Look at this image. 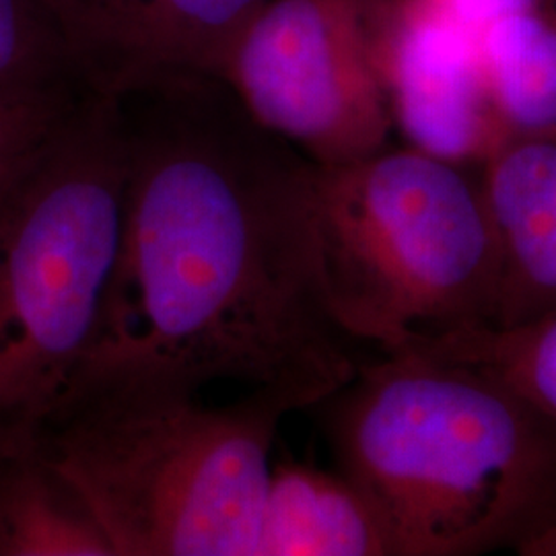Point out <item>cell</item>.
I'll return each mask as SVG.
<instances>
[{"mask_svg":"<svg viewBox=\"0 0 556 556\" xmlns=\"http://www.w3.org/2000/svg\"><path fill=\"white\" fill-rule=\"evenodd\" d=\"M83 93L0 100V188L52 137Z\"/></svg>","mask_w":556,"mask_h":556,"instance_id":"obj_15","label":"cell"},{"mask_svg":"<svg viewBox=\"0 0 556 556\" xmlns=\"http://www.w3.org/2000/svg\"><path fill=\"white\" fill-rule=\"evenodd\" d=\"M264 0H43L89 93L126 98L181 80H219Z\"/></svg>","mask_w":556,"mask_h":556,"instance_id":"obj_7","label":"cell"},{"mask_svg":"<svg viewBox=\"0 0 556 556\" xmlns=\"http://www.w3.org/2000/svg\"><path fill=\"white\" fill-rule=\"evenodd\" d=\"M477 41L507 137L556 135V4L495 21L478 31Z\"/></svg>","mask_w":556,"mask_h":556,"instance_id":"obj_11","label":"cell"},{"mask_svg":"<svg viewBox=\"0 0 556 556\" xmlns=\"http://www.w3.org/2000/svg\"><path fill=\"white\" fill-rule=\"evenodd\" d=\"M319 275L342 332L378 353L495 330L498 254L478 169L392 142L314 172Z\"/></svg>","mask_w":556,"mask_h":556,"instance_id":"obj_4","label":"cell"},{"mask_svg":"<svg viewBox=\"0 0 556 556\" xmlns=\"http://www.w3.org/2000/svg\"><path fill=\"white\" fill-rule=\"evenodd\" d=\"M498 254L497 328L556 309V135L507 139L478 167Z\"/></svg>","mask_w":556,"mask_h":556,"instance_id":"obj_9","label":"cell"},{"mask_svg":"<svg viewBox=\"0 0 556 556\" xmlns=\"http://www.w3.org/2000/svg\"><path fill=\"white\" fill-rule=\"evenodd\" d=\"M278 397L96 400L68 408L36 452L100 523L114 556H256L282 418Z\"/></svg>","mask_w":556,"mask_h":556,"instance_id":"obj_5","label":"cell"},{"mask_svg":"<svg viewBox=\"0 0 556 556\" xmlns=\"http://www.w3.org/2000/svg\"><path fill=\"white\" fill-rule=\"evenodd\" d=\"M0 556H114L100 523L43 459L0 462Z\"/></svg>","mask_w":556,"mask_h":556,"instance_id":"obj_12","label":"cell"},{"mask_svg":"<svg viewBox=\"0 0 556 556\" xmlns=\"http://www.w3.org/2000/svg\"><path fill=\"white\" fill-rule=\"evenodd\" d=\"M314 410L397 556H553L556 422L491 369L378 353Z\"/></svg>","mask_w":556,"mask_h":556,"instance_id":"obj_2","label":"cell"},{"mask_svg":"<svg viewBox=\"0 0 556 556\" xmlns=\"http://www.w3.org/2000/svg\"><path fill=\"white\" fill-rule=\"evenodd\" d=\"M420 7L454 21L459 27L478 34L486 25L538 7H551L556 0H413Z\"/></svg>","mask_w":556,"mask_h":556,"instance_id":"obj_16","label":"cell"},{"mask_svg":"<svg viewBox=\"0 0 556 556\" xmlns=\"http://www.w3.org/2000/svg\"><path fill=\"white\" fill-rule=\"evenodd\" d=\"M376 40L388 112L404 144L478 169L509 139L477 34L413 0H378Z\"/></svg>","mask_w":556,"mask_h":556,"instance_id":"obj_8","label":"cell"},{"mask_svg":"<svg viewBox=\"0 0 556 556\" xmlns=\"http://www.w3.org/2000/svg\"><path fill=\"white\" fill-rule=\"evenodd\" d=\"M126 186L119 101L83 93L0 188V462L34 456L96 342Z\"/></svg>","mask_w":556,"mask_h":556,"instance_id":"obj_3","label":"cell"},{"mask_svg":"<svg viewBox=\"0 0 556 556\" xmlns=\"http://www.w3.org/2000/svg\"><path fill=\"white\" fill-rule=\"evenodd\" d=\"M80 91L43 0H0V100Z\"/></svg>","mask_w":556,"mask_h":556,"instance_id":"obj_14","label":"cell"},{"mask_svg":"<svg viewBox=\"0 0 556 556\" xmlns=\"http://www.w3.org/2000/svg\"><path fill=\"white\" fill-rule=\"evenodd\" d=\"M376 13L378 0H264L233 41L219 83L314 165L371 155L394 132Z\"/></svg>","mask_w":556,"mask_h":556,"instance_id":"obj_6","label":"cell"},{"mask_svg":"<svg viewBox=\"0 0 556 556\" xmlns=\"http://www.w3.org/2000/svg\"><path fill=\"white\" fill-rule=\"evenodd\" d=\"M256 556H397L378 505L337 466L273 459Z\"/></svg>","mask_w":556,"mask_h":556,"instance_id":"obj_10","label":"cell"},{"mask_svg":"<svg viewBox=\"0 0 556 556\" xmlns=\"http://www.w3.org/2000/svg\"><path fill=\"white\" fill-rule=\"evenodd\" d=\"M427 353L470 361L491 369L556 422V309L516 326L457 338Z\"/></svg>","mask_w":556,"mask_h":556,"instance_id":"obj_13","label":"cell"},{"mask_svg":"<svg viewBox=\"0 0 556 556\" xmlns=\"http://www.w3.org/2000/svg\"><path fill=\"white\" fill-rule=\"evenodd\" d=\"M119 108L118 258L59 418L96 400L200 396L217 381L293 413L332 396L361 358L321 285L316 165L250 118L219 80L144 89Z\"/></svg>","mask_w":556,"mask_h":556,"instance_id":"obj_1","label":"cell"}]
</instances>
